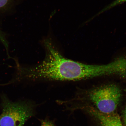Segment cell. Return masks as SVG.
Returning <instances> with one entry per match:
<instances>
[{
  "mask_svg": "<svg viewBox=\"0 0 126 126\" xmlns=\"http://www.w3.org/2000/svg\"><path fill=\"white\" fill-rule=\"evenodd\" d=\"M45 59L35 65L19 68L22 79L30 81H78V62L68 59L48 44Z\"/></svg>",
  "mask_w": 126,
  "mask_h": 126,
  "instance_id": "cell-1",
  "label": "cell"
},
{
  "mask_svg": "<svg viewBox=\"0 0 126 126\" xmlns=\"http://www.w3.org/2000/svg\"><path fill=\"white\" fill-rule=\"evenodd\" d=\"M85 96L99 111L109 114L115 112L122 99L123 93L119 86L111 83L89 90Z\"/></svg>",
  "mask_w": 126,
  "mask_h": 126,
  "instance_id": "cell-2",
  "label": "cell"
},
{
  "mask_svg": "<svg viewBox=\"0 0 126 126\" xmlns=\"http://www.w3.org/2000/svg\"><path fill=\"white\" fill-rule=\"evenodd\" d=\"M0 126H23L33 114L34 105L28 102H13L2 97Z\"/></svg>",
  "mask_w": 126,
  "mask_h": 126,
  "instance_id": "cell-3",
  "label": "cell"
},
{
  "mask_svg": "<svg viewBox=\"0 0 126 126\" xmlns=\"http://www.w3.org/2000/svg\"><path fill=\"white\" fill-rule=\"evenodd\" d=\"M87 110L91 114L98 120L100 126H124L120 117L116 113L104 114L91 107Z\"/></svg>",
  "mask_w": 126,
  "mask_h": 126,
  "instance_id": "cell-4",
  "label": "cell"
},
{
  "mask_svg": "<svg viewBox=\"0 0 126 126\" xmlns=\"http://www.w3.org/2000/svg\"><path fill=\"white\" fill-rule=\"evenodd\" d=\"M18 0H0V11H4L12 7Z\"/></svg>",
  "mask_w": 126,
  "mask_h": 126,
  "instance_id": "cell-5",
  "label": "cell"
},
{
  "mask_svg": "<svg viewBox=\"0 0 126 126\" xmlns=\"http://www.w3.org/2000/svg\"><path fill=\"white\" fill-rule=\"evenodd\" d=\"M126 2V0H115L113 2L106 6V7L104 8L101 11L97 13V16L100 15L102 13H103L104 12H106V11H108L116 6L124 3Z\"/></svg>",
  "mask_w": 126,
  "mask_h": 126,
  "instance_id": "cell-6",
  "label": "cell"
},
{
  "mask_svg": "<svg viewBox=\"0 0 126 126\" xmlns=\"http://www.w3.org/2000/svg\"><path fill=\"white\" fill-rule=\"evenodd\" d=\"M0 41L5 47L7 51H8L9 47L8 43L3 33L0 30Z\"/></svg>",
  "mask_w": 126,
  "mask_h": 126,
  "instance_id": "cell-7",
  "label": "cell"
},
{
  "mask_svg": "<svg viewBox=\"0 0 126 126\" xmlns=\"http://www.w3.org/2000/svg\"><path fill=\"white\" fill-rule=\"evenodd\" d=\"M40 126H55L52 122L50 121L47 120H42L41 121Z\"/></svg>",
  "mask_w": 126,
  "mask_h": 126,
  "instance_id": "cell-8",
  "label": "cell"
},
{
  "mask_svg": "<svg viewBox=\"0 0 126 126\" xmlns=\"http://www.w3.org/2000/svg\"><path fill=\"white\" fill-rule=\"evenodd\" d=\"M122 122L124 126H126V104L123 114Z\"/></svg>",
  "mask_w": 126,
  "mask_h": 126,
  "instance_id": "cell-9",
  "label": "cell"
}]
</instances>
